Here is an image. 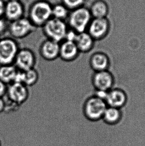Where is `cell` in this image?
Segmentation results:
<instances>
[{"label": "cell", "mask_w": 145, "mask_h": 146, "mask_svg": "<svg viewBox=\"0 0 145 146\" xmlns=\"http://www.w3.org/2000/svg\"><path fill=\"white\" fill-rule=\"evenodd\" d=\"M88 9L92 18H106L109 13L108 4L104 0H95Z\"/></svg>", "instance_id": "obj_18"}, {"label": "cell", "mask_w": 145, "mask_h": 146, "mask_svg": "<svg viewBox=\"0 0 145 146\" xmlns=\"http://www.w3.org/2000/svg\"><path fill=\"white\" fill-rule=\"evenodd\" d=\"M107 107L104 100L94 95L85 101L82 107V114L88 121H98L102 119Z\"/></svg>", "instance_id": "obj_1"}, {"label": "cell", "mask_w": 145, "mask_h": 146, "mask_svg": "<svg viewBox=\"0 0 145 146\" xmlns=\"http://www.w3.org/2000/svg\"><path fill=\"white\" fill-rule=\"evenodd\" d=\"M78 33L71 29H69L66 34L65 40L70 42H74Z\"/></svg>", "instance_id": "obj_23"}, {"label": "cell", "mask_w": 145, "mask_h": 146, "mask_svg": "<svg viewBox=\"0 0 145 146\" xmlns=\"http://www.w3.org/2000/svg\"><path fill=\"white\" fill-rule=\"evenodd\" d=\"M60 43L52 40L46 39L41 43L39 53L43 59L53 61L59 57Z\"/></svg>", "instance_id": "obj_11"}, {"label": "cell", "mask_w": 145, "mask_h": 146, "mask_svg": "<svg viewBox=\"0 0 145 146\" xmlns=\"http://www.w3.org/2000/svg\"><path fill=\"white\" fill-rule=\"evenodd\" d=\"M39 79V74L34 68L24 71V83L27 87L32 86Z\"/></svg>", "instance_id": "obj_20"}, {"label": "cell", "mask_w": 145, "mask_h": 146, "mask_svg": "<svg viewBox=\"0 0 145 146\" xmlns=\"http://www.w3.org/2000/svg\"><path fill=\"white\" fill-rule=\"evenodd\" d=\"M110 29V24L107 18H92L86 32L95 40H98L105 38Z\"/></svg>", "instance_id": "obj_7"}, {"label": "cell", "mask_w": 145, "mask_h": 146, "mask_svg": "<svg viewBox=\"0 0 145 146\" xmlns=\"http://www.w3.org/2000/svg\"><path fill=\"white\" fill-rule=\"evenodd\" d=\"M35 28L28 19L22 17L11 22L8 31L14 39H22L33 33Z\"/></svg>", "instance_id": "obj_6"}, {"label": "cell", "mask_w": 145, "mask_h": 146, "mask_svg": "<svg viewBox=\"0 0 145 146\" xmlns=\"http://www.w3.org/2000/svg\"><path fill=\"white\" fill-rule=\"evenodd\" d=\"M24 8L20 1H9L5 5L4 16L10 22H14L23 17Z\"/></svg>", "instance_id": "obj_14"}, {"label": "cell", "mask_w": 145, "mask_h": 146, "mask_svg": "<svg viewBox=\"0 0 145 146\" xmlns=\"http://www.w3.org/2000/svg\"><path fill=\"white\" fill-rule=\"evenodd\" d=\"M52 7L48 2L39 1L34 3L30 8L28 18L36 28L42 27L52 18Z\"/></svg>", "instance_id": "obj_2"}, {"label": "cell", "mask_w": 145, "mask_h": 146, "mask_svg": "<svg viewBox=\"0 0 145 146\" xmlns=\"http://www.w3.org/2000/svg\"><path fill=\"white\" fill-rule=\"evenodd\" d=\"M17 71L14 64L0 65V80L7 85L13 83Z\"/></svg>", "instance_id": "obj_19"}, {"label": "cell", "mask_w": 145, "mask_h": 146, "mask_svg": "<svg viewBox=\"0 0 145 146\" xmlns=\"http://www.w3.org/2000/svg\"><path fill=\"white\" fill-rule=\"evenodd\" d=\"M74 42L80 52L87 53L94 48L95 40L86 31L78 33Z\"/></svg>", "instance_id": "obj_16"}, {"label": "cell", "mask_w": 145, "mask_h": 146, "mask_svg": "<svg viewBox=\"0 0 145 146\" xmlns=\"http://www.w3.org/2000/svg\"><path fill=\"white\" fill-rule=\"evenodd\" d=\"M8 85L0 80V98H3L7 93Z\"/></svg>", "instance_id": "obj_25"}, {"label": "cell", "mask_w": 145, "mask_h": 146, "mask_svg": "<svg viewBox=\"0 0 145 146\" xmlns=\"http://www.w3.org/2000/svg\"><path fill=\"white\" fill-rule=\"evenodd\" d=\"M44 35L47 39L60 43L65 40L66 34L69 29L64 21L52 17L42 27Z\"/></svg>", "instance_id": "obj_4"}, {"label": "cell", "mask_w": 145, "mask_h": 146, "mask_svg": "<svg viewBox=\"0 0 145 146\" xmlns=\"http://www.w3.org/2000/svg\"><path fill=\"white\" fill-rule=\"evenodd\" d=\"M92 17L88 8L82 7L72 11L68 17L70 29L77 33L86 32Z\"/></svg>", "instance_id": "obj_3"}, {"label": "cell", "mask_w": 145, "mask_h": 146, "mask_svg": "<svg viewBox=\"0 0 145 146\" xmlns=\"http://www.w3.org/2000/svg\"><path fill=\"white\" fill-rule=\"evenodd\" d=\"M80 53L74 42L64 40L60 43L59 57L63 61H74L78 57Z\"/></svg>", "instance_id": "obj_13"}, {"label": "cell", "mask_w": 145, "mask_h": 146, "mask_svg": "<svg viewBox=\"0 0 145 146\" xmlns=\"http://www.w3.org/2000/svg\"><path fill=\"white\" fill-rule=\"evenodd\" d=\"M5 5L3 0H0V18H2L4 16Z\"/></svg>", "instance_id": "obj_26"}, {"label": "cell", "mask_w": 145, "mask_h": 146, "mask_svg": "<svg viewBox=\"0 0 145 146\" xmlns=\"http://www.w3.org/2000/svg\"><path fill=\"white\" fill-rule=\"evenodd\" d=\"M110 64L109 58L104 52H96L90 56V65L95 72L108 70Z\"/></svg>", "instance_id": "obj_15"}, {"label": "cell", "mask_w": 145, "mask_h": 146, "mask_svg": "<svg viewBox=\"0 0 145 146\" xmlns=\"http://www.w3.org/2000/svg\"><path fill=\"white\" fill-rule=\"evenodd\" d=\"M19 49L18 42L13 38H0V65L14 64Z\"/></svg>", "instance_id": "obj_5"}, {"label": "cell", "mask_w": 145, "mask_h": 146, "mask_svg": "<svg viewBox=\"0 0 145 146\" xmlns=\"http://www.w3.org/2000/svg\"><path fill=\"white\" fill-rule=\"evenodd\" d=\"M86 0H62L63 4L69 10H74L82 7Z\"/></svg>", "instance_id": "obj_22"}, {"label": "cell", "mask_w": 145, "mask_h": 146, "mask_svg": "<svg viewBox=\"0 0 145 146\" xmlns=\"http://www.w3.org/2000/svg\"><path fill=\"white\" fill-rule=\"evenodd\" d=\"M0 146H1V142H0Z\"/></svg>", "instance_id": "obj_29"}, {"label": "cell", "mask_w": 145, "mask_h": 146, "mask_svg": "<svg viewBox=\"0 0 145 146\" xmlns=\"http://www.w3.org/2000/svg\"><path fill=\"white\" fill-rule=\"evenodd\" d=\"M69 15V10L63 4H58L52 7V15L53 18L65 21Z\"/></svg>", "instance_id": "obj_21"}, {"label": "cell", "mask_w": 145, "mask_h": 146, "mask_svg": "<svg viewBox=\"0 0 145 146\" xmlns=\"http://www.w3.org/2000/svg\"><path fill=\"white\" fill-rule=\"evenodd\" d=\"M9 1H19V0H9Z\"/></svg>", "instance_id": "obj_28"}, {"label": "cell", "mask_w": 145, "mask_h": 146, "mask_svg": "<svg viewBox=\"0 0 145 146\" xmlns=\"http://www.w3.org/2000/svg\"><path fill=\"white\" fill-rule=\"evenodd\" d=\"M5 109V101L3 98H0V114L4 113Z\"/></svg>", "instance_id": "obj_27"}, {"label": "cell", "mask_w": 145, "mask_h": 146, "mask_svg": "<svg viewBox=\"0 0 145 146\" xmlns=\"http://www.w3.org/2000/svg\"><path fill=\"white\" fill-rule=\"evenodd\" d=\"M92 83L96 91L107 92L113 88L114 77L108 70L96 71L92 76Z\"/></svg>", "instance_id": "obj_10"}, {"label": "cell", "mask_w": 145, "mask_h": 146, "mask_svg": "<svg viewBox=\"0 0 145 146\" xmlns=\"http://www.w3.org/2000/svg\"><path fill=\"white\" fill-rule=\"evenodd\" d=\"M8 30V26L6 21L0 18V36L4 35Z\"/></svg>", "instance_id": "obj_24"}, {"label": "cell", "mask_w": 145, "mask_h": 146, "mask_svg": "<svg viewBox=\"0 0 145 146\" xmlns=\"http://www.w3.org/2000/svg\"><path fill=\"white\" fill-rule=\"evenodd\" d=\"M128 97L125 92L119 88H112L107 92L105 101L107 106L121 109L125 106Z\"/></svg>", "instance_id": "obj_12"}, {"label": "cell", "mask_w": 145, "mask_h": 146, "mask_svg": "<svg viewBox=\"0 0 145 146\" xmlns=\"http://www.w3.org/2000/svg\"><path fill=\"white\" fill-rule=\"evenodd\" d=\"M29 90L22 83H11L8 85L6 95L12 102L20 106L26 102L29 97Z\"/></svg>", "instance_id": "obj_9"}, {"label": "cell", "mask_w": 145, "mask_h": 146, "mask_svg": "<svg viewBox=\"0 0 145 146\" xmlns=\"http://www.w3.org/2000/svg\"><path fill=\"white\" fill-rule=\"evenodd\" d=\"M123 118V113L121 109L107 106L102 120L108 125L117 124Z\"/></svg>", "instance_id": "obj_17"}, {"label": "cell", "mask_w": 145, "mask_h": 146, "mask_svg": "<svg viewBox=\"0 0 145 146\" xmlns=\"http://www.w3.org/2000/svg\"><path fill=\"white\" fill-rule=\"evenodd\" d=\"M36 58L34 51L28 48H20L16 56L14 64L21 71H25L34 68Z\"/></svg>", "instance_id": "obj_8"}]
</instances>
